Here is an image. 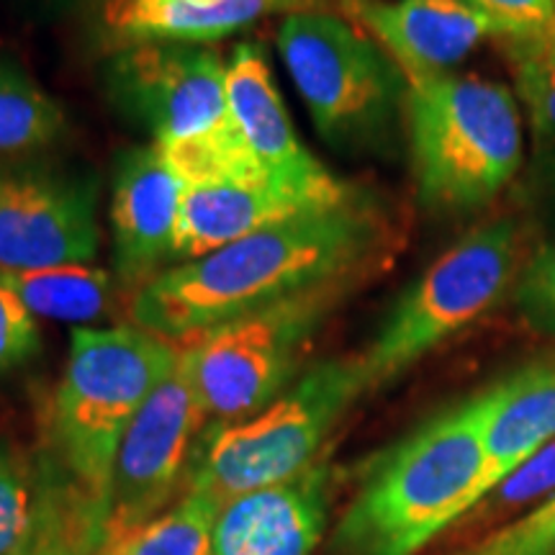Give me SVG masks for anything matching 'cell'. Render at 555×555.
<instances>
[{
  "label": "cell",
  "instance_id": "6da1fadb",
  "mask_svg": "<svg viewBox=\"0 0 555 555\" xmlns=\"http://www.w3.org/2000/svg\"><path fill=\"white\" fill-rule=\"evenodd\" d=\"M391 217L360 191L332 208L298 214L152 278L131 301V322L165 339H191L324 283L367 281L391 255Z\"/></svg>",
  "mask_w": 555,
  "mask_h": 555
},
{
  "label": "cell",
  "instance_id": "7a4b0ae2",
  "mask_svg": "<svg viewBox=\"0 0 555 555\" xmlns=\"http://www.w3.org/2000/svg\"><path fill=\"white\" fill-rule=\"evenodd\" d=\"M481 399L416 427L380 457L335 527L332 555H416L474 506L483 478Z\"/></svg>",
  "mask_w": 555,
  "mask_h": 555
},
{
  "label": "cell",
  "instance_id": "3957f363",
  "mask_svg": "<svg viewBox=\"0 0 555 555\" xmlns=\"http://www.w3.org/2000/svg\"><path fill=\"white\" fill-rule=\"evenodd\" d=\"M108 95L147 127L185 189L273 185L247 147L227 93V65L196 44H134L106 65Z\"/></svg>",
  "mask_w": 555,
  "mask_h": 555
},
{
  "label": "cell",
  "instance_id": "277c9868",
  "mask_svg": "<svg viewBox=\"0 0 555 555\" xmlns=\"http://www.w3.org/2000/svg\"><path fill=\"white\" fill-rule=\"evenodd\" d=\"M412 168L422 204L474 211L499 196L522 165L515 93L474 75L414 80L406 90Z\"/></svg>",
  "mask_w": 555,
  "mask_h": 555
},
{
  "label": "cell",
  "instance_id": "5b68a950",
  "mask_svg": "<svg viewBox=\"0 0 555 555\" xmlns=\"http://www.w3.org/2000/svg\"><path fill=\"white\" fill-rule=\"evenodd\" d=\"M180 347L142 327H80L54 397V463L108 517L116 450L131 416L178 363Z\"/></svg>",
  "mask_w": 555,
  "mask_h": 555
},
{
  "label": "cell",
  "instance_id": "8992f818",
  "mask_svg": "<svg viewBox=\"0 0 555 555\" xmlns=\"http://www.w3.org/2000/svg\"><path fill=\"white\" fill-rule=\"evenodd\" d=\"M363 391L367 380L360 358L317 363L260 412L201 435L185 491L221 504L294 478L319 461L327 435Z\"/></svg>",
  "mask_w": 555,
  "mask_h": 555
},
{
  "label": "cell",
  "instance_id": "52a82bcc",
  "mask_svg": "<svg viewBox=\"0 0 555 555\" xmlns=\"http://www.w3.org/2000/svg\"><path fill=\"white\" fill-rule=\"evenodd\" d=\"M532 255L519 221L502 217L474 229L409 286L360 358L367 388H380L446 339L494 309Z\"/></svg>",
  "mask_w": 555,
  "mask_h": 555
},
{
  "label": "cell",
  "instance_id": "ba28073f",
  "mask_svg": "<svg viewBox=\"0 0 555 555\" xmlns=\"http://www.w3.org/2000/svg\"><path fill=\"white\" fill-rule=\"evenodd\" d=\"M278 47L332 147L371 152L391 142L409 86L376 41L332 13L298 11L283 21Z\"/></svg>",
  "mask_w": 555,
  "mask_h": 555
},
{
  "label": "cell",
  "instance_id": "9c48e42d",
  "mask_svg": "<svg viewBox=\"0 0 555 555\" xmlns=\"http://www.w3.org/2000/svg\"><path fill=\"white\" fill-rule=\"evenodd\" d=\"M360 283H324L191 337L180 352L206 420H245L281 397L296 380L317 330Z\"/></svg>",
  "mask_w": 555,
  "mask_h": 555
},
{
  "label": "cell",
  "instance_id": "30bf717a",
  "mask_svg": "<svg viewBox=\"0 0 555 555\" xmlns=\"http://www.w3.org/2000/svg\"><path fill=\"white\" fill-rule=\"evenodd\" d=\"M206 414L183 352L131 416L116 450L108 489L106 538L157 517L189 476Z\"/></svg>",
  "mask_w": 555,
  "mask_h": 555
},
{
  "label": "cell",
  "instance_id": "8fae6325",
  "mask_svg": "<svg viewBox=\"0 0 555 555\" xmlns=\"http://www.w3.org/2000/svg\"><path fill=\"white\" fill-rule=\"evenodd\" d=\"M99 247V178L39 165L0 168V268L88 266Z\"/></svg>",
  "mask_w": 555,
  "mask_h": 555
},
{
  "label": "cell",
  "instance_id": "7c38bea8",
  "mask_svg": "<svg viewBox=\"0 0 555 555\" xmlns=\"http://www.w3.org/2000/svg\"><path fill=\"white\" fill-rule=\"evenodd\" d=\"M227 93L234 121L260 168L278 191L311 208H330L356 196L298 142L283 106L266 52L258 44H240L227 65Z\"/></svg>",
  "mask_w": 555,
  "mask_h": 555
},
{
  "label": "cell",
  "instance_id": "4fadbf2b",
  "mask_svg": "<svg viewBox=\"0 0 555 555\" xmlns=\"http://www.w3.org/2000/svg\"><path fill=\"white\" fill-rule=\"evenodd\" d=\"M183 198V180L170 170L155 144L119 157L111 193V229L116 275L124 286L142 288L165 273V266H176Z\"/></svg>",
  "mask_w": 555,
  "mask_h": 555
},
{
  "label": "cell",
  "instance_id": "5bb4252c",
  "mask_svg": "<svg viewBox=\"0 0 555 555\" xmlns=\"http://www.w3.org/2000/svg\"><path fill=\"white\" fill-rule=\"evenodd\" d=\"M332 468L319 457L286 481L219 504L211 555H311L324 535Z\"/></svg>",
  "mask_w": 555,
  "mask_h": 555
},
{
  "label": "cell",
  "instance_id": "9a60e30c",
  "mask_svg": "<svg viewBox=\"0 0 555 555\" xmlns=\"http://www.w3.org/2000/svg\"><path fill=\"white\" fill-rule=\"evenodd\" d=\"M350 9L409 82L448 75L486 37H494L463 0H350Z\"/></svg>",
  "mask_w": 555,
  "mask_h": 555
},
{
  "label": "cell",
  "instance_id": "2e32d148",
  "mask_svg": "<svg viewBox=\"0 0 555 555\" xmlns=\"http://www.w3.org/2000/svg\"><path fill=\"white\" fill-rule=\"evenodd\" d=\"M478 399L486 468L474 506L555 437V358L512 373Z\"/></svg>",
  "mask_w": 555,
  "mask_h": 555
},
{
  "label": "cell",
  "instance_id": "e0dca14e",
  "mask_svg": "<svg viewBox=\"0 0 555 555\" xmlns=\"http://www.w3.org/2000/svg\"><path fill=\"white\" fill-rule=\"evenodd\" d=\"M307 211L317 208L291 198L275 185L221 183L185 189L176 240V266L206 258L232 242Z\"/></svg>",
  "mask_w": 555,
  "mask_h": 555
},
{
  "label": "cell",
  "instance_id": "ac0fdd59",
  "mask_svg": "<svg viewBox=\"0 0 555 555\" xmlns=\"http://www.w3.org/2000/svg\"><path fill=\"white\" fill-rule=\"evenodd\" d=\"M283 0H108L106 24L124 47L201 44L247 29Z\"/></svg>",
  "mask_w": 555,
  "mask_h": 555
},
{
  "label": "cell",
  "instance_id": "d6986e66",
  "mask_svg": "<svg viewBox=\"0 0 555 555\" xmlns=\"http://www.w3.org/2000/svg\"><path fill=\"white\" fill-rule=\"evenodd\" d=\"M103 540L106 517L54 463L41 470L31 525L9 555H99Z\"/></svg>",
  "mask_w": 555,
  "mask_h": 555
},
{
  "label": "cell",
  "instance_id": "ffe728a7",
  "mask_svg": "<svg viewBox=\"0 0 555 555\" xmlns=\"http://www.w3.org/2000/svg\"><path fill=\"white\" fill-rule=\"evenodd\" d=\"M0 275L31 309L34 317L60 322H93L114 304V278L93 266H60L44 270H5Z\"/></svg>",
  "mask_w": 555,
  "mask_h": 555
},
{
  "label": "cell",
  "instance_id": "44dd1931",
  "mask_svg": "<svg viewBox=\"0 0 555 555\" xmlns=\"http://www.w3.org/2000/svg\"><path fill=\"white\" fill-rule=\"evenodd\" d=\"M219 504L185 491L170 509L103 540L99 555H211V530Z\"/></svg>",
  "mask_w": 555,
  "mask_h": 555
},
{
  "label": "cell",
  "instance_id": "7402d4cb",
  "mask_svg": "<svg viewBox=\"0 0 555 555\" xmlns=\"http://www.w3.org/2000/svg\"><path fill=\"white\" fill-rule=\"evenodd\" d=\"M65 134V111L18 67L0 62V155H26Z\"/></svg>",
  "mask_w": 555,
  "mask_h": 555
},
{
  "label": "cell",
  "instance_id": "603a6c76",
  "mask_svg": "<svg viewBox=\"0 0 555 555\" xmlns=\"http://www.w3.org/2000/svg\"><path fill=\"white\" fill-rule=\"evenodd\" d=\"M504 50L540 152L555 150V29L504 39Z\"/></svg>",
  "mask_w": 555,
  "mask_h": 555
},
{
  "label": "cell",
  "instance_id": "cb8c5ba5",
  "mask_svg": "<svg viewBox=\"0 0 555 555\" xmlns=\"http://www.w3.org/2000/svg\"><path fill=\"white\" fill-rule=\"evenodd\" d=\"M555 494V437L545 442L538 453H532L522 466H517L509 476L502 478L494 489L486 494L463 519H474L476 525L515 522L519 512L527 506L535 509L545 499Z\"/></svg>",
  "mask_w": 555,
  "mask_h": 555
},
{
  "label": "cell",
  "instance_id": "d4e9b609",
  "mask_svg": "<svg viewBox=\"0 0 555 555\" xmlns=\"http://www.w3.org/2000/svg\"><path fill=\"white\" fill-rule=\"evenodd\" d=\"M468 555H555V494L491 532Z\"/></svg>",
  "mask_w": 555,
  "mask_h": 555
},
{
  "label": "cell",
  "instance_id": "484cf974",
  "mask_svg": "<svg viewBox=\"0 0 555 555\" xmlns=\"http://www.w3.org/2000/svg\"><path fill=\"white\" fill-rule=\"evenodd\" d=\"M515 301L530 327L555 337V242L527 260L515 283Z\"/></svg>",
  "mask_w": 555,
  "mask_h": 555
},
{
  "label": "cell",
  "instance_id": "4316f807",
  "mask_svg": "<svg viewBox=\"0 0 555 555\" xmlns=\"http://www.w3.org/2000/svg\"><path fill=\"white\" fill-rule=\"evenodd\" d=\"M37 502V483H29L24 470L9 453L0 450V555L18 547L29 530Z\"/></svg>",
  "mask_w": 555,
  "mask_h": 555
},
{
  "label": "cell",
  "instance_id": "83f0119b",
  "mask_svg": "<svg viewBox=\"0 0 555 555\" xmlns=\"http://www.w3.org/2000/svg\"><path fill=\"white\" fill-rule=\"evenodd\" d=\"M39 347L37 317L0 275V373L26 365L37 356Z\"/></svg>",
  "mask_w": 555,
  "mask_h": 555
},
{
  "label": "cell",
  "instance_id": "f1b7e54d",
  "mask_svg": "<svg viewBox=\"0 0 555 555\" xmlns=\"http://www.w3.org/2000/svg\"><path fill=\"white\" fill-rule=\"evenodd\" d=\"M494 29V37L515 39L555 29V0H463Z\"/></svg>",
  "mask_w": 555,
  "mask_h": 555
},
{
  "label": "cell",
  "instance_id": "f546056e",
  "mask_svg": "<svg viewBox=\"0 0 555 555\" xmlns=\"http://www.w3.org/2000/svg\"><path fill=\"white\" fill-rule=\"evenodd\" d=\"M535 178H538L540 193H543L547 206H551L553 214H555V150L540 152Z\"/></svg>",
  "mask_w": 555,
  "mask_h": 555
},
{
  "label": "cell",
  "instance_id": "4dcf8cb0",
  "mask_svg": "<svg viewBox=\"0 0 555 555\" xmlns=\"http://www.w3.org/2000/svg\"><path fill=\"white\" fill-rule=\"evenodd\" d=\"M283 3H288V5H291V3H294V0H283Z\"/></svg>",
  "mask_w": 555,
  "mask_h": 555
},
{
  "label": "cell",
  "instance_id": "1f68e13d",
  "mask_svg": "<svg viewBox=\"0 0 555 555\" xmlns=\"http://www.w3.org/2000/svg\"><path fill=\"white\" fill-rule=\"evenodd\" d=\"M206 3H211V0H206Z\"/></svg>",
  "mask_w": 555,
  "mask_h": 555
}]
</instances>
